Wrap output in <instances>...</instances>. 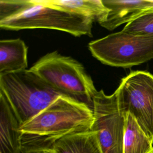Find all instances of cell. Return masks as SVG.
<instances>
[{
  "mask_svg": "<svg viewBox=\"0 0 153 153\" xmlns=\"http://www.w3.org/2000/svg\"><path fill=\"white\" fill-rule=\"evenodd\" d=\"M94 120L87 105L61 95L48 106L21 126L22 133L39 136L52 146L68 134L89 131Z\"/></svg>",
  "mask_w": 153,
  "mask_h": 153,
  "instance_id": "cell-1",
  "label": "cell"
},
{
  "mask_svg": "<svg viewBox=\"0 0 153 153\" xmlns=\"http://www.w3.org/2000/svg\"><path fill=\"white\" fill-rule=\"evenodd\" d=\"M29 69L60 94L84 103L93 110L97 90L82 65L75 59L53 51L42 56Z\"/></svg>",
  "mask_w": 153,
  "mask_h": 153,
  "instance_id": "cell-2",
  "label": "cell"
},
{
  "mask_svg": "<svg viewBox=\"0 0 153 153\" xmlns=\"http://www.w3.org/2000/svg\"><path fill=\"white\" fill-rule=\"evenodd\" d=\"M2 91L22 126L63 95L29 69L0 74Z\"/></svg>",
  "mask_w": 153,
  "mask_h": 153,
  "instance_id": "cell-3",
  "label": "cell"
},
{
  "mask_svg": "<svg viewBox=\"0 0 153 153\" xmlns=\"http://www.w3.org/2000/svg\"><path fill=\"white\" fill-rule=\"evenodd\" d=\"M93 23L89 17L42 4L39 0H27L19 13L0 20V27L14 30L49 29L63 31L75 36H92Z\"/></svg>",
  "mask_w": 153,
  "mask_h": 153,
  "instance_id": "cell-4",
  "label": "cell"
},
{
  "mask_svg": "<svg viewBox=\"0 0 153 153\" xmlns=\"http://www.w3.org/2000/svg\"><path fill=\"white\" fill-rule=\"evenodd\" d=\"M91 54L102 63L129 68L153 59V35H139L123 32L91 41Z\"/></svg>",
  "mask_w": 153,
  "mask_h": 153,
  "instance_id": "cell-5",
  "label": "cell"
},
{
  "mask_svg": "<svg viewBox=\"0 0 153 153\" xmlns=\"http://www.w3.org/2000/svg\"><path fill=\"white\" fill-rule=\"evenodd\" d=\"M121 112L130 114L153 143V75L133 71L115 91Z\"/></svg>",
  "mask_w": 153,
  "mask_h": 153,
  "instance_id": "cell-6",
  "label": "cell"
},
{
  "mask_svg": "<svg viewBox=\"0 0 153 153\" xmlns=\"http://www.w3.org/2000/svg\"><path fill=\"white\" fill-rule=\"evenodd\" d=\"M93 123L102 153H124L126 115L120 111L115 91L106 94L97 91L93 99Z\"/></svg>",
  "mask_w": 153,
  "mask_h": 153,
  "instance_id": "cell-7",
  "label": "cell"
},
{
  "mask_svg": "<svg viewBox=\"0 0 153 153\" xmlns=\"http://www.w3.org/2000/svg\"><path fill=\"white\" fill-rule=\"evenodd\" d=\"M102 2L108 8V13L99 24L108 30L127 24L153 9V0H102Z\"/></svg>",
  "mask_w": 153,
  "mask_h": 153,
  "instance_id": "cell-8",
  "label": "cell"
},
{
  "mask_svg": "<svg viewBox=\"0 0 153 153\" xmlns=\"http://www.w3.org/2000/svg\"><path fill=\"white\" fill-rule=\"evenodd\" d=\"M22 124L0 91V153H22Z\"/></svg>",
  "mask_w": 153,
  "mask_h": 153,
  "instance_id": "cell-9",
  "label": "cell"
},
{
  "mask_svg": "<svg viewBox=\"0 0 153 153\" xmlns=\"http://www.w3.org/2000/svg\"><path fill=\"white\" fill-rule=\"evenodd\" d=\"M27 47L20 38L0 41V74L26 69Z\"/></svg>",
  "mask_w": 153,
  "mask_h": 153,
  "instance_id": "cell-10",
  "label": "cell"
},
{
  "mask_svg": "<svg viewBox=\"0 0 153 153\" xmlns=\"http://www.w3.org/2000/svg\"><path fill=\"white\" fill-rule=\"evenodd\" d=\"M54 153H102L97 133L93 130L65 136L52 146Z\"/></svg>",
  "mask_w": 153,
  "mask_h": 153,
  "instance_id": "cell-11",
  "label": "cell"
},
{
  "mask_svg": "<svg viewBox=\"0 0 153 153\" xmlns=\"http://www.w3.org/2000/svg\"><path fill=\"white\" fill-rule=\"evenodd\" d=\"M44 4L62 8L91 19L100 23L108 13L102 0H39Z\"/></svg>",
  "mask_w": 153,
  "mask_h": 153,
  "instance_id": "cell-12",
  "label": "cell"
},
{
  "mask_svg": "<svg viewBox=\"0 0 153 153\" xmlns=\"http://www.w3.org/2000/svg\"><path fill=\"white\" fill-rule=\"evenodd\" d=\"M152 142L130 114H126L124 153H149Z\"/></svg>",
  "mask_w": 153,
  "mask_h": 153,
  "instance_id": "cell-13",
  "label": "cell"
},
{
  "mask_svg": "<svg viewBox=\"0 0 153 153\" xmlns=\"http://www.w3.org/2000/svg\"><path fill=\"white\" fill-rule=\"evenodd\" d=\"M122 31L139 35H153V9L126 24Z\"/></svg>",
  "mask_w": 153,
  "mask_h": 153,
  "instance_id": "cell-14",
  "label": "cell"
},
{
  "mask_svg": "<svg viewBox=\"0 0 153 153\" xmlns=\"http://www.w3.org/2000/svg\"><path fill=\"white\" fill-rule=\"evenodd\" d=\"M27 0H1L0 20L19 13L26 4Z\"/></svg>",
  "mask_w": 153,
  "mask_h": 153,
  "instance_id": "cell-15",
  "label": "cell"
},
{
  "mask_svg": "<svg viewBox=\"0 0 153 153\" xmlns=\"http://www.w3.org/2000/svg\"><path fill=\"white\" fill-rule=\"evenodd\" d=\"M27 153H54L53 149H45V150H41V151H33Z\"/></svg>",
  "mask_w": 153,
  "mask_h": 153,
  "instance_id": "cell-16",
  "label": "cell"
},
{
  "mask_svg": "<svg viewBox=\"0 0 153 153\" xmlns=\"http://www.w3.org/2000/svg\"><path fill=\"white\" fill-rule=\"evenodd\" d=\"M149 153H153V149H152V150Z\"/></svg>",
  "mask_w": 153,
  "mask_h": 153,
  "instance_id": "cell-17",
  "label": "cell"
}]
</instances>
